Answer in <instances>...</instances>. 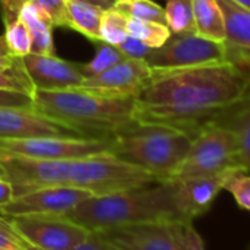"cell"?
Returning <instances> with one entry per match:
<instances>
[{
	"label": "cell",
	"instance_id": "1",
	"mask_svg": "<svg viewBox=\"0 0 250 250\" xmlns=\"http://www.w3.org/2000/svg\"><path fill=\"white\" fill-rule=\"evenodd\" d=\"M250 97V63L152 69L134 96V121L183 130L193 137Z\"/></svg>",
	"mask_w": 250,
	"mask_h": 250
},
{
	"label": "cell",
	"instance_id": "2",
	"mask_svg": "<svg viewBox=\"0 0 250 250\" xmlns=\"http://www.w3.org/2000/svg\"><path fill=\"white\" fill-rule=\"evenodd\" d=\"M0 165L6 171V180L14 184L15 196L47 186L77 187L97 196L161 183L153 174L125 164L109 152L77 159H33L0 153Z\"/></svg>",
	"mask_w": 250,
	"mask_h": 250
},
{
	"label": "cell",
	"instance_id": "3",
	"mask_svg": "<svg viewBox=\"0 0 250 250\" xmlns=\"http://www.w3.org/2000/svg\"><path fill=\"white\" fill-rule=\"evenodd\" d=\"M65 216L88 231L147 222H187L180 210L172 180L90 196Z\"/></svg>",
	"mask_w": 250,
	"mask_h": 250
},
{
	"label": "cell",
	"instance_id": "4",
	"mask_svg": "<svg viewBox=\"0 0 250 250\" xmlns=\"http://www.w3.org/2000/svg\"><path fill=\"white\" fill-rule=\"evenodd\" d=\"M191 140L183 130L133 121L113 133L109 153L167 181L186 158Z\"/></svg>",
	"mask_w": 250,
	"mask_h": 250
},
{
	"label": "cell",
	"instance_id": "5",
	"mask_svg": "<svg viewBox=\"0 0 250 250\" xmlns=\"http://www.w3.org/2000/svg\"><path fill=\"white\" fill-rule=\"evenodd\" d=\"M33 100L37 110L103 137L134 121V96L109 97L77 87L36 90Z\"/></svg>",
	"mask_w": 250,
	"mask_h": 250
},
{
	"label": "cell",
	"instance_id": "6",
	"mask_svg": "<svg viewBox=\"0 0 250 250\" xmlns=\"http://www.w3.org/2000/svg\"><path fill=\"white\" fill-rule=\"evenodd\" d=\"M241 171L235 136L216 124H208L193 137L190 149L169 180L219 177Z\"/></svg>",
	"mask_w": 250,
	"mask_h": 250
},
{
	"label": "cell",
	"instance_id": "7",
	"mask_svg": "<svg viewBox=\"0 0 250 250\" xmlns=\"http://www.w3.org/2000/svg\"><path fill=\"white\" fill-rule=\"evenodd\" d=\"M150 69H178L231 61L222 42L205 39L196 33H171L168 40L146 56Z\"/></svg>",
	"mask_w": 250,
	"mask_h": 250
},
{
	"label": "cell",
	"instance_id": "8",
	"mask_svg": "<svg viewBox=\"0 0 250 250\" xmlns=\"http://www.w3.org/2000/svg\"><path fill=\"white\" fill-rule=\"evenodd\" d=\"M102 139L83 127L55 119L33 107L0 106V139ZM112 137V136H110Z\"/></svg>",
	"mask_w": 250,
	"mask_h": 250
},
{
	"label": "cell",
	"instance_id": "9",
	"mask_svg": "<svg viewBox=\"0 0 250 250\" xmlns=\"http://www.w3.org/2000/svg\"><path fill=\"white\" fill-rule=\"evenodd\" d=\"M9 221L34 250H71L91 232L65 215H24Z\"/></svg>",
	"mask_w": 250,
	"mask_h": 250
},
{
	"label": "cell",
	"instance_id": "10",
	"mask_svg": "<svg viewBox=\"0 0 250 250\" xmlns=\"http://www.w3.org/2000/svg\"><path fill=\"white\" fill-rule=\"evenodd\" d=\"M112 137L102 139H65V137H33V139H0V153L17 155L33 159H77L106 153Z\"/></svg>",
	"mask_w": 250,
	"mask_h": 250
},
{
	"label": "cell",
	"instance_id": "11",
	"mask_svg": "<svg viewBox=\"0 0 250 250\" xmlns=\"http://www.w3.org/2000/svg\"><path fill=\"white\" fill-rule=\"evenodd\" d=\"M90 196H93L90 191L77 187H39L15 196L9 203L0 208V213L8 218L24 215H66Z\"/></svg>",
	"mask_w": 250,
	"mask_h": 250
},
{
	"label": "cell",
	"instance_id": "12",
	"mask_svg": "<svg viewBox=\"0 0 250 250\" xmlns=\"http://www.w3.org/2000/svg\"><path fill=\"white\" fill-rule=\"evenodd\" d=\"M96 232L107 250H180L172 224H133Z\"/></svg>",
	"mask_w": 250,
	"mask_h": 250
},
{
	"label": "cell",
	"instance_id": "13",
	"mask_svg": "<svg viewBox=\"0 0 250 250\" xmlns=\"http://www.w3.org/2000/svg\"><path fill=\"white\" fill-rule=\"evenodd\" d=\"M150 74L152 69L146 63V61L125 58L113 66L93 77L84 78L83 84L78 88H84L109 97L136 96V93L146 83Z\"/></svg>",
	"mask_w": 250,
	"mask_h": 250
},
{
	"label": "cell",
	"instance_id": "14",
	"mask_svg": "<svg viewBox=\"0 0 250 250\" xmlns=\"http://www.w3.org/2000/svg\"><path fill=\"white\" fill-rule=\"evenodd\" d=\"M22 63L36 90L75 88L85 78L80 69V63L68 62L56 55L28 53L22 58Z\"/></svg>",
	"mask_w": 250,
	"mask_h": 250
},
{
	"label": "cell",
	"instance_id": "15",
	"mask_svg": "<svg viewBox=\"0 0 250 250\" xmlns=\"http://www.w3.org/2000/svg\"><path fill=\"white\" fill-rule=\"evenodd\" d=\"M224 178L225 175L172 180L180 210L187 222H193L210 209L222 191Z\"/></svg>",
	"mask_w": 250,
	"mask_h": 250
},
{
	"label": "cell",
	"instance_id": "16",
	"mask_svg": "<svg viewBox=\"0 0 250 250\" xmlns=\"http://www.w3.org/2000/svg\"><path fill=\"white\" fill-rule=\"evenodd\" d=\"M225 20V44L231 61L250 63V11L231 0H216Z\"/></svg>",
	"mask_w": 250,
	"mask_h": 250
},
{
	"label": "cell",
	"instance_id": "17",
	"mask_svg": "<svg viewBox=\"0 0 250 250\" xmlns=\"http://www.w3.org/2000/svg\"><path fill=\"white\" fill-rule=\"evenodd\" d=\"M20 18L27 25L31 36V53L39 55H56L53 42V22L50 17L33 0L21 8Z\"/></svg>",
	"mask_w": 250,
	"mask_h": 250
},
{
	"label": "cell",
	"instance_id": "18",
	"mask_svg": "<svg viewBox=\"0 0 250 250\" xmlns=\"http://www.w3.org/2000/svg\"><path fill=\"white\" fill-rule=\"evenodd\" d=\"M212 124L221 125L235 136L240 168L243 172H250V97Z\"/></svg>",
	"mask_w": 250,
	"mask_h": 250
},
{
	"label": "cell",
	"instance_id": "19",
	"mask_svg": "<svg viewBox=\"0 0 250 250\" xmlns=\"http://www.w3.org/2000/svg\"><path fill=\"white\" fill-rule=\"evenodd\" d=\"M194 33L215 42H225V20L216 0H191Z\"/></svg>",
	"mask_w": 250,
	"mask_h": 250
},
{
	"label": "cell",
	"instance_id": "20",
	"mask_svg": "<svg viewBox=\"0 0 250 250\" xmlns=\"http://www.w3.org/2000/svg\"><path fill=\"white\" fill-rule=\"evenodd\" d=\"M103 9L78 0L66 2V20L68 28L83 34L87 40L97 43L100 42V18Z\"/></svg>",
	"mask_w": 250,
	"mask_h": 250
},
{
	"label": "cell",
	"instance_id": "21",
	"mask_svg": "<svg viewBox=\"0 0 250 250\" xmlns=\"http://www.w3.org/2000/svg\"><path fill=\"white\" fill-rule=\"evenodd\" d=\"M128 18L127 14L115 5L103 9L100 18V42L119 46L128 36Z\"/></svg>",
	"mask_w": 250,
	"mask_h": 250
},
{
	"label": "cell",
	"instance_id": "22",
	"mask_svg": "<svg viewBox=\"0 0 250 250\" xmlns=\"http://www.w3.org/2000/svg\"><path fill=\"white\" fill-rule=\"evenodd\" d=\"M127 31L128 36L142 40L145 44H147L152 49L161 47L171 36V30L168 28L167 24H161L155 21H143L133 17L128 18Z\"/></svg>",
	"mask_w": 250,
	"mask_h": 250
},
{
	"label": "cell",
	"instance_id": "23",
	"mask_svg": "<svg viewBox=\"0 0 250 250\" xmlns=\"http://www.w3.org/2000/svg\"><path fill=\"white\" fill-rule=\"evenodd\" d=\"M0 90L24 93L30 97L34 96L36 87L27 74L22 58H18L11 65H0Z\"/></svg>",
	"mask_w": 250,
	"mask_h": 250
},
{
	"label": "cell",
	"instance_id": "24",
	"mask_svg": "<svg viewBox=\"0 0 250 250\" xmlns=\"http://www.w3.org/2000/svg\"><path fill=\"white\" fill-rule=\"evenodd\" d=\"M165 21L171 33H194L191 0H167Z\"/></svg>",
	"mask_w": 250,
	"mask_h": 250
},
{
	"label": "cell",
	"instance_id": "25",
	"mask_svg": "<svg viewBox=\"0 0 250 250\" xmlns=\"http://www.w3.org/2000/svg\"><path fill=\"white\" fill-rule=\"evenodd\" d=\"M94 44L97 47L94 58L87 63H80V69L85 78L93 77V75L113 66L115 63L121 62L122 59H125V55L119 50L118 46H113V44H109L104 42H97Z\"/></svg>",
	"mask_w": 250,
	"mask_h": 250
},
{
	"label": "cell",
	"instance_id": "26",
	"mask_svg": "<svg viewBox=\"0 0 250 250\" xmlns=\"http://www.w3.org/2000/svg\"><path fill=\"white\" fill-rule=\"evenodd\" d=\"M115 6L122 9L128 17L167 24L165 9L153 0H115Z\"/></svg>",
	"mask_w": 250,
	"mask_h": 250
},
{
	"label": "cell",
	"instance_id": "27",
	"mask_svg": "<svg viewBox=\"0 0 250 250\" xmlns=\"http://www.w3.org/2000/svg\"><path fill=\"white\" fill-rule=\"evenodd\" d=\"M5 24V39L11 53L17 58H24L31 53V36L24 24V21L18 17Z\"/></svg>",
	"mask_w": 250,
	"mask_h": 250
},
{
	"label": "cell",
	"instance_id": "28",
	"mask_svg": "<svg viewBox=\"0 0 250 250\" xmlns=\"http://www.w3.org/2000/svg\"><path fill=\"white\" fill-rule=\"evenodd\" d=\"M222 190L231 193L240 209L250 212V172L232 171L227 174Z\"/></svg>",
	"mask_w": 250,
	"mask_h": 250
},
{
	"label": "cell",
	"instance_id": "29",
	"mask_svg": "<svg viewBox=\"0 0 250 250\" xmlns=\"http://www.w3.org/2000/svg\"><path fill=\"white\" fill-rule=\"evenodd\" d=\"M0 250H34L14 228L8 216L0 213Z\"/></svg>",
	"mask_w": 250,
	"mask_h": 250
},
{
	"label": "cell",
	"instance_id": "30",
	"mask_svg": "<svg viewBox=\"0 0 250 250\" xmlns=\"http://www.w3.org/2000/svg\"><path fill=\"white\" fill-rule=\"evenodd\" d=\"M180 250H206L202 235L194 228L193 222H178L172 224Z\"/></svg>",
	"mask_w": 250,
	"mask_h": 250
},
{
	"label": "cell",
	"instance_id": "31",
	"mask_svg": "<svg viewBox=\"0 0 250 250\" xmlns=\"http://www.w3.org/2000/svg\"><path fill=\"white\" fill-rule=\"evenodd\" d=\"M27 3L28 0H22ZM40 8L44 9V12L50 17L55 27L68 28V20H66V2L68 0H33Z\"/></svg>",
	"mask_w": 250,
	"mask_h": 250
},
{
	"label": "cell",
	"instance_id": "32",
	"mask_svg": "<svg viewBox=\"0 0 250 250\" xmlns=\"http://www.w3.org/2000/svg\"><path fill=\"white\" fill-rule=\"evenodd\" d=\"M119 50L125 55V58H133V59H146V56L150 53L152 47H149L147 44H145L142 40L127 36L119 46Z\"/></svg>",
	"mask_w": 250,
	"mask_h": 250
},
{
	"label": "cell",
	"instance_id": "33",
	"mask_svg": "<svg viewBox=\"0 0 250 250\" xmlns=\"http://www.w3.org/2000/svg\"><path fill=\"white\" fill-rule=\"evenodd\" d=\"M0 106H17V107H33L34 100L28 94L0 90Z\"/></svg>",
	"mask_w": 250,
	"mask_h": 250
},
{
	"label": "cell",
	"instance_id": "34",
	"mask_svg": "<svg viewBox=\"0 0 250 250\" xmlns=\"http://www.w3.org/2000/svg\"><path fill=\"white\" fill-rule=\"evenodd\" d=\"M71 250H107V247L104 246V243L102 241L99 234L96 231H91L84 241H81Z\"/></svg>",
	"mask_w": 250,
	"mask_h": 250
},
{
	"label": "cell",
	"instance_id": "35",
	"mask_svg": "<svg viewBox=\"0 0 250 250\" xmlns=\"http://www.w3.org/2000/svg\"><path fill=\"white\" fill-rule=\"evenodd\" d=\"M14 197H15L14 184L6 178H0V208L9 203Z\"/></svg>",
	"mask_w": 250,
	"mask_h": 250
},
{
	"label": "cell",
	"instance_id": "36",
	"mask_svg": "<svg viewBox=\"0 0 250 250\" xmlns=\"http://www.w3.org/2000/svg\"><path fill=\"white\" fill-rule=\"evenodd\" d=\"M18 58L14 56L8 47L5 36H0V65H11L17 61Z\"/></svg>",
	"mask_w": 250,
	"mask_h": 250
},
{
	"label": "cell",
	"instance_id": "37",
	"mask_svg": "<svg viewBox=\"0 0 250 250\" xmlns=\"http://www.w3.org/2000/svg\"><path fill=\"white\" fill-rule=\"evenodd\" d=\"M78 2H87V3L96 5L102 9H107L115 5V0H78Z\"/></svg>",
	"mask_w": 250,
	"mask_h": 250
},
{
	"label": "cell",
	"instance_id": "38",
	"mask_svg": "<svg viewBox=\"0 0 250 250\" xmlns=\"http://www.w3.org/2000/svg\"><path fill=\"white\" fill-rule=\"evenodd\" d=\"M231 2L235 3L240 8H244V9H249L250 11V0H231Z\"/></svg>",
	"mask_w": 250,
	"mask_h": 250
},
{
	"label": "cell",
	"instance_id": "39",
	"mask_svg": "<svg viewBox=\"0 0 250 250\" xmlns=\"http://www.w3.org/2000/svg\"><path fill=\"white\" fill-rule=\"evenodd\" d=\"M0 178H6V171L2 165H0Z\"/></svg>",
	"mask_w": 250,
	"mask_h": 250
},
{
	"label": "cell",
	"instance_id": "40",
	"mask_svg": "<svg viewBox=\"0 0 250 250\" xmlns=\"http://www.w3.org/2000/svg\"><path fill=\"white\" fill-rule=\"evenodd\" d=\"M246 250H250V246H249V247H247V249H246Z\"/></svg>",
	"mask_w": 250,
	"mask_h": 250
}]
</instances>
